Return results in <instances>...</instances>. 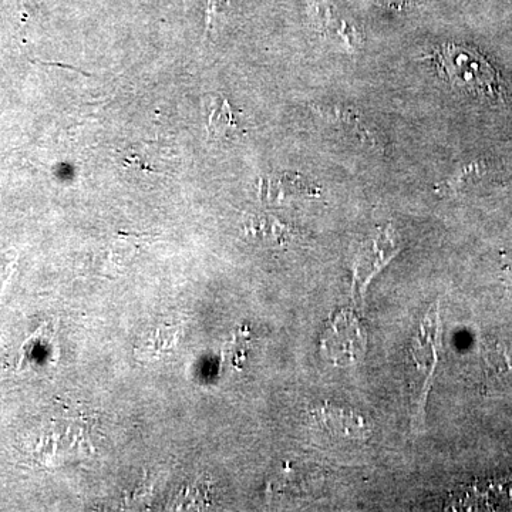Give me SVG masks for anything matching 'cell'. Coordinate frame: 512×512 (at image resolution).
<instances>
[{"mask_svg": "<svg viewBox=\"0 0 512 512\" xmlns=\"http://www.w3.org/2000/svg\"><path fill=\"white\" fill-rule=\"evenodd\" d=\"M315 20L320 32L326 39L343 47L346 52H356L360 43V35L355 26L350 25L345 19L339 18L335 8L328 0H318L315 3Z\"/></svg>", "mask_w": 512, "mask_h": 512, "instance_id": "cell-6", "label": "cell"}, {"mask_svg": "<svg viewBox=\"0 0 512 512\" xmlns=\"http://www.w3.org/2000/svg\"><path fill=\"white\" fill-rule=\"evenodd\" d=\"M245 232L251 239L275 245L288 244L293 238V231L288 225L266 215H249L245 220Z\"/></svg>", "mask_w": 512, "mask_h": 512, "instance_id": "cell-9", "label": "cell"}, {"mask_svg": "<svg viewBox=\"0 0 512 512\" xmlns=\"http://www.w3.org/2000/svg\"><path fill=\"white\" fill-rule=\"evenodd\" d=\"M367 350V330L359 313L342 309L330 320L320 339V355L333 366L348 367L362 362Z\"/></svg>", "mask_w": 512, "mask_h": 512, "instance_id": "cell-1", "label": "cell"}, {"mask_svg": "<svg viewBox=\"0 0 512 512\" xmlns=\"http://www.w3.org/2000/svg\"><path fill=\"white\" fill-rule=\"evenodd\" d=\"M437 53L453 86L481 96H494L498 93L495 70L474 50L463 46L444 45Z\"/></svg>", "mask_w": 512, "mask_h": 512, "instance_id": "cell-2", "label": "cell"}, {"mask_svg": "<svg viewBox=\"0 0 512 512\" xmlns=\"http://www.w3.org/2000/svg\"><path fill=\"white\" fill-rule=\"evenodd\" d=\"M379 2H384L386 5L394 6L397 9L407 8V6L412 5L414 0H379Z\"/></svg>", "mask_w": 512, "mask_h": 512, "instance_id": "cell-12", "label": "cell"}, {"mask_svg": "<svg viewBox=\"0 0 512 512\" xmlns=\"http://www.w3.org/2000/svg\"><path fill=\"white\" fill-rule=\"evenodd\" d=\"M440 339V319L436 306L430 309V312L424 316L421 323L419 335L414 339L410 355L417 373H419L420 387L419 397H417L416 417L423 414L424 402H426L427 392L430 389V379L434 375V367L437 362V348H439Z\"/></svg>", "mask_w": 512, "mask_h": 512, "instance_id": "cell-4", "label": "cell"}, {"mask_svg": "<svg viewBox=\"0 0 512 512\" xmlns=\"http://www.w3.org/2000/svg\"><path fill=\"white\" fill-rule=\"evenodd\" d=\"M402 249V241L392 225L379 228L357 248L352 264V295L356 303L365 299L367 286L392 262Z\"/></svg>", "mask_w": 512, "mask_h": 512, "instance_id": "cell-3", "label": "cell"}, {"mask_svg": "<svg viewBox=\"0 0 512 512\" xmlns=\"http://www.w3.org/2000/svg\"><path fill=\"white\" fill-rule=\"evenodd\" d=\"M319 188L299 175H276L261 181V197L271 202H288L319 197Z\"/></svg>", "mask_w": 512, "mask_h": 512, "instance_id": "cell-7", "label": "cell"}, {"mask_svg": "<svg viewBox=\"0 0 512 512\" xmlns=\"http://www.w3.org/2000/svg\"><path fill=\"white\" fill-rule=\"evenodd\" d=\"M232 123H234V120H232L228 101H222L221 106L214 104L210 120H208V127H210L208 130H210V133H214L215 137L225 136L228 130H231Z\"/></svg>", "mask_w": 512, "mask_h": 512, "instance_id": "cell-10", "label": "cell"}, {"mask_svg": "<svg viewBox=\"0 0 512 512\" xmlns=\"http://www.w3.org/2000/svg\"><path fill=\"white\" fill-rule=\"evenodd\" d=\"M320 119L325 120L326 123L332 126L345 128L355 136L362 138V141H370L375 143V137L370 133L369 128L366 127L365 121L355 111L348 109V107L338 106V104H318L313 107Z\"/></svg>", "mask_w": 512, "mask_h": 512, "instance_id": "cell-8", "label": "cell"}, {"mask_svg": "<svg viewBox=\"0 0 512 512\" xmlns=\"http://www.w3.org/2000/svg\"><path fill=\"white\" fill-rule=\"evenodd\" d=\"M229 6L228 0H208L207 6V30L217 25L220 16L227 12Z\"/></svg>", "mask_w": 512, "mask_h": 512, "instance_id": "cell-11", "label": "cell"}, {"mask_svg": "<svg viewBox=\"0 0 512 512\" xmlns=\"http://www.w3.org/2000/svg\"><path fill=\"white\" fill-rule=\"evenodd\" d=\"M313 420L319 429L332 439L345 441H365L372 433V426L363 414L348 407L325 403L312 410Z\"/></svg>", "mask_w": 512, "mask_h": 512, "instance_id": "cell-5", "label": "cell"}]
</instances>
